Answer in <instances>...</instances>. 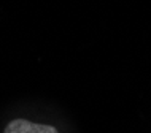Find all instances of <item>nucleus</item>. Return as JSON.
Here are the masks:
<instances>
[{"label":"nucleus","instance_id":"1","mask_svg":"<svg viewBox=\"0 0 151 133\" xmlns=\"http://www.w3.org/2000/svg\"><path fill=\"white\" fill-rule=\"evenodd\" d=\"M5 133H58V130L51 125L34 124L26 119H16L6 125Z\"/></svg>","mask_w":151,"mask_h":133}]
</instances>
